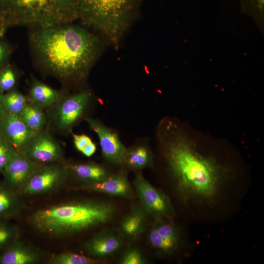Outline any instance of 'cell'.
<instances>
[{"label": "cell", "instance_id": "6da1fadb", "mask_svg": "<svg viewBox=\"0 0 264 264\" xmlns=\"http://www.w3.org/2000/svg\"><path fill=\"white\" fill-rule=\"evenodd\" d=\"M157 140L174 190L183 204L218 205L233 176L231 166L204 152L171 120L160 124Z\"/></svg>", "mask_w": 264, "mask_h": 264}, {"label": "cell", "instance_id": "7a4b0ae2", "mask_svg": "<svg viewBox=\"0 0 264 264\" xmlns=\"http://www.w3.org/2000/svg\"><path fill=\"white\" fill-rule=\"evenodd\" d=\"M68 24L37 27L30 39L45 69L64 83L84 79L99 50L92 34Z\"/></svg>", "mask_w": 264, "mask_h": 264}, {"label": "cell", "instance_id": "3957f363", "mask_svg": "<svg viewBox=\"0 0 264 264\" xmlns=\"http://www.w3.org/2000/svg\"><path fill=\"white\" fill-rule=\"evenodd\" d=\"M115 206L101 200L73 201L39 210L30 219L35 228L53 236L73 235L101 226L112 219Z\"/></svg>", "mask_w": 264, "mask_h": 264}, {"label": "cell", "instance_id": "277c9868", "mask_svg": "<svg viewBox=\"0 0 264 264\" xmlns=\"http://www.w3.org/2000/svg\"><path fill=\"white\" fill-rule=\"evenodd\" d=\"M77 19L75 0H0V37L16 26L47 27Z\"/></svg>", "mask_w": 264, "mask_h": 264}, {"label": "cell", "instance_id": "5b68a950", "mask_svg": "<svg viewBox=\"0 0 264 264\" xmlns=\"http://www.w3.org/2000/svg\"><path fill=\"white\" fill-rule=\"evenodd\" d=\"M141 0H75L85 23L103 33L116 44Z\"/></svg>", "mask_w": 264, "mask_h": 264}, {"label": "cell", "instance_id": "8992f818", "mask_svg": "<svg viewBox=\"0 0 264 264\" xmlns=\"http://www.w3.org/2000/svg\"><path fill=\"white\" fill-rule=\"evenodd\" d=\"M91 103V94L87 90L65 95L58 102L46 109L47 121L56 132L68 134L86 117Z\"/></svg>", "mask_w": 264, "mask_h": 264}, {"label": "cell", "instance_id": "52a82bcc", "mask_svg": "<svg viewBox=\"0 0 264 264\" xmlns=\"http://www.w3.org/2000/svg\"><path fill=\"white\" fill-rule=\"evenodd\" d=\"M132 185L141 207L155 220L172 219L175 215L168 196L151 184L140 172L136 173Z\"/></svg>", "mask_w": 264, "mask_h": 264}, {"label": "cell", "instance_id": "ba28073f", "mask_svg": "<svg viewBox=\"0 0 264 264\" xmlns=\"http://www.w3.org/2000/svg\"><path fill=\"white\" fill-rule=\"evenodd\" d=\"M153 248L159 255L175 254L183 246L184 238L180 229L171 219L155 220L148 236Z\"/></svg>", "mask_w": 264, "mask_h": 264}, {"label": "cell", "instance_id": "9c48e42d", "mask_svg": "<svg viewBox=\"0 0 264 264\" xmlns=\"http://www.w3.org/2000/svg\"><path fill=\"white\" fill-rule=\"evenodd\" d=\"M37 164H50L63 161L64 155L60 144L45 129L37 132L25 146L22 153Z\"/></svg>", "mask_w": 264, "mask_h": 264}, {"label": "cell", "instance_id": "30bf717a", "mask_svg": "<svg viewBox=\"0 0 264 264\" xmlns=\"http://www.w3.org/2000/svg\"><path fill=\"white\" fill-rule=\"evenodd\" d=\"M85 120L97 135L105 159L113 165L124 166L128 148L121 142L117 133L96 119L86 117Z\"/></svg>", "mask_w": 264, "mask_h": 264}, {"label": "cell", "instance_id": "8fae6325", "mask_svg": "<svg viewBox=\"0 0 264 264\" xmlns=\"http://www.w3.org/2000/svg\"><path fill=\"white\" fill-rule=\"evenodd\" d=\"M9 152L8 161L2 172L10 186L23 187L43 165L33 162L9 146Z\"/></svg>", "mask_w": 264, "mask_h": 264}, {"label": "cell", "instance_id": "7c38bea8", "mask_svg": "<svg viewBox=\"0 0 264 264\" xmlns=\"http://www.w3.org/2000/svg\"><path fill=\"white\" fill-rule=\"evenodd\" d=\"M37 132L28 128L19 115L7 113L0 120V134L14 150H22Z\"/></svg>", "mask_w": 264, "mask_h": 264}, {"label": "cell", "instance_id": "4fadbf2b", "mask_svg": "<svg viewBox=\"0 0 264 264\" xmlns=\"http://www.w3.org/2000/svg\"><path fill=\"white\" fill-rule=\"evenodd\" d=\"M67 174L66 167L52 164L43 165L23 186V191L29 194L47 191L62 182Z\"/></svg>", "mask_w": 264, "mask_h": 264}, {"label": "cell", "instance_id": "5bb4252c", "mask_svg": "<svg viewBox=\"0 0 264 264\" xmlns=\"http://www.w3.org/2000/svg\"><path fill=\"white\" fill-rule=\"evenodd\" d=\"M82 188L91 192L127 198H133L136 196L128 179L127 173L124 170L112 174L102 182L86 184Z\"/></svg>", "mask_w": 264, "mask_h": 264}, {"label": "cell", "instance_id": "9a60e30c", "mask_svg": "<svg viewBox=\"0 0 264 264\" xmlns=\"http://www.w3.org/2000/svg\"><path fill=\"white\" fill-rule=\"evenodd\" d=\"M122 243L119 236L111 231H104L88 241L85 249L88 255L98 259L114 253L121 246Z\"/></svg>", "mask_w": 264, "mask_h": 264}, {"label": "cell", "instance_id": "2e32d148", "mask_svg": "<svg viewBox=\"0 0 264 264\" xmlns=\"http://www.w3.org/2000/svg\"><path fill=\"white\" fill-rule=\"evenodd\" d=\"M66 168L68 172L85 182V185L102 182L113 174L104 166L93 162L72 164Z\"/></svg>", "mask_w": 264, "mask_h": 264}, {"label": "cell", "instance_id": "e0dca14e", "mask_svg": "<svg viewBox=\"0 0 264 264\" xmlns=\"http://www.w3.org/2000/svg\"><path fill=\"white\" fill-rule=\"evenodd\" d=\"M64 95L47 85L34 80L31 85L27 98L29 103L44 110L58 102Z\"/></svg>", "mask_w": 264, "mask_h": 264}, {"label": "cell", "instance_id": "ac0fdd59", "mask_svg": "<svg viewBox=\"0 0 264 264\" xmlns=\"http://www.w3.org/2000/svg\"><path fill=\"white\" fill-rule=\"evenodd\" d=\"M148 216L142 207H132L120 222L121 233L128 238L136 239L145 230Z\"/></svg>", "mask_w": 264, "mask_h": 264}, {"label": "cell", "instance_id": "d6986e66", "mask_svg": "<svg viewBox=\"0 0 264 264\" xmlns=\"http://www.w3.org/2000/svg\"><path fill=\"white\" fill-rule=\"evenodd\" d=\"M154 155L147 144L143 142L128 148L124 165L128 169L139 171L152 167Z\"/></svg>", "mask_w": 264, "mask_h": 264}, {"label": "cell", "instance_id": "ffe728a7", "mask_svg": "<svg viewBox=\"0 0 264 264\" xmlns=\"http://www.w3.org/2000/svg\"><path fill=\"white\" fill-rule=\"evenodd\" d=\"M19 116L28 128L36 132L44 129L47 122L46 113L43 110L30 103Z\"/></svg>", "mask_w": 264, "mask_h": 264}, {"label": "cell", "instance_id": "44dd1931", "mask_svg": "<svg viewBox=\"0 0 264 264\" xmlns=\"http://www.w3.org/2000/svg\"><path fill=\"white\" fill-rule=\"evenodd\" d=\"M35 255L21 247H13L6 251L0 258L2 264H27L35 262Z\"/></svg>", "mask_w": 264, "mask_h": 264}, {"label": "cell", "instance_id": "7402d4cb", "mask_svg": "<svg viewBox=\"0 0 264 264\" xmlns=\"http://www.w3.org/2000/svg\"><path fill=\"white\" fill-rule=\"evenodd\" d=\"M3 102L8 113L19 115L29 103L27 97L22 93L11 90L3 94Z\"/></svg>", "mask_w": 264, "mask_h": 264}, {"label": "cell", "instance_id": "603a6c76", "mask_svg": "<svg viewBox=\"0 0 264 264\" xmlns=\"http://www.w3.org/2000/svg\"><path fill=\"white\" fill-rule=\"evenodd\" d=\"M17 82V75L13 67L5 64L0 67V92L12 90Z\"/></svg>", "mask_w": 264, "mask_h": 264}, {"label": "cell", "instance_id": "cb8c5ba5", "mask_svg": "<svg viewBox=\"0 0 264 264\" xmlns=\"http://www.w3.org/2000/svg\"><path fill=\"white\" fill-rule=\"evenodd\" d=\"M99 262L98 260L78 254L66 252L60 254L52 259L51 262L57 264H92Z\"/></svg>", "mask_w": 264, "mask_h": 264}, {"label": "cell", "instance_id": "d4e9b609", "mask_svg": "<svg viewBox=\"0 0 264 264\" xmlns=\"http://www.w3.org/2000/svg\"><path fill=\"white\" fill-rule=\"evenodd\" d=\"M16 205V200L14 195L6 188L0 186V217L10 215Z\"/></svg>", "mask_w": 264, "mask_h": 264}, {"label": "cell", "instance_id": "484cf974", "mask_svg": "<svg viewBox=\"0 0 264 264\" xmlns=\"http://www.w3.org/2000/svg\"><path fill=\"white\" fill-rule=\"evenodd\" d=\"M120 263L121 264H144L146 263L140 251L132 248L126 250L123 254Z\"/></svg>", "mask_w": 264, "mask_h": 264}, {"label": "cell", "instance_id": "4316f807", "mask_svg": "<svg viewBox=\"0 0 264 264\" xmlns=\"http://www.w3.org/2000/svg\"><path fill=\"white\" fill-rule=\"evenodd\" d=\"M73 141L75 147L79 152H81L92 140L88 135L82 134H74L72 132Z\"/></svg>", "mask_w": 264, "mask_h": 264}, {"label": "cell", "instance_id": "83f0119b", "mask_svg": "<svg viewBox=\"0 0 264 264\" xmlns=\"http://www.w3.org/2000/svg\"><path fill=\"white\" fill-rule=\"evenodd\" d=\"M9 146L0 135V171L3 170L9 157Z\"/></svg>", "mask_w": 264, "mask_h": 264}, {"label": "cell", "instance_id": "f1b7e54d", "mask_svg": "<svg viewBox=\"0 0 264 264\" xmlns=\"http://www.w3.org/2000/svg\"><path fill=\"white\" fill-rule=\"evenodd\" d=\"M13 231L5 225H0V246L5 243L11 239Z\"/></svg>", "mask_w": 264, "mask_h": 264}, {"label": "cell", "instance_id": "f546056e", "mask_svg": "<svg viewBox=\"0 0 264 264\" xmlns=\"http://www.w3.org/2000/svg\"><path fill=\"white\" fill-rule=\"evenodd\" d=\"M10 53L9 47L4 43L0 41V67L7 64L6 61Z\"/></svg>", "mask_w": 264, "mask_h": 264}, {"label": "cell", "instance_id": "4dcf8cb0", "mask_svg": "<svg viewBox=\"0 0 264 264\" xmlns=\"http://www.w3.org/2000/svg\"><path fill=\"white\" fill-rule=\"evenodd\" d=\"M96 149V144L92 141L81 153L87 157H90L95 153Z\"/></svg>", "mask_w": 264, "mask_h": 264}, {"label": "cell", "instance_id": "1f68e13d", "mask_svg": "<svg viewBox=\"0 0 264 264\" xmlns=\"http://www.w3.org/2000/svg\"><path fill=\"white\" fill-rule=\"evenodd\" d=\"M3 94L0 92V120L8 113L3 105Z\"/></svg>", "mask_w": 264, "mask_h": 264}, {"label": "cell", "instance_id": "d6a6232c", "mask_svg": "<svg viewBox=\"0 0 264 264\" xmlns=\"http://www.w3.org/2000/svg\"><path fill=\"white\" fill-rule=\"evenodd\" d=\"M253 4L256 5V7L259 9H262L263 7L264 0H251Z\"/></svg>", "mask_w": 264, "mask_h": 264}, {"label": "cell", "instance_id": "836d02e7", "mask_svg": "<svg viewBox=\"0 0 264 264\" xmlns=\"http://www.w3.org/2000/svg\"></svg>", "mask_w": 264, "mask_h": 264}]
</instances>
